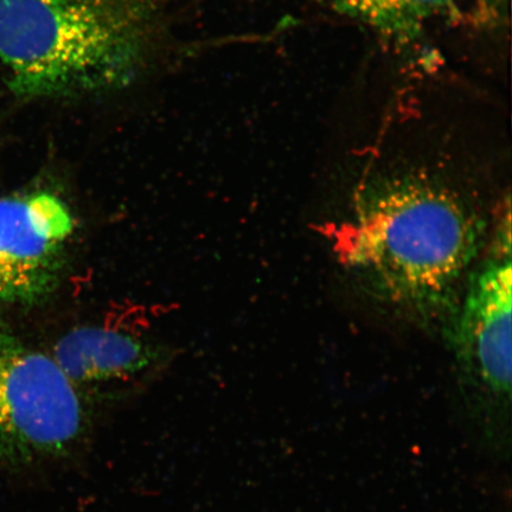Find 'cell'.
Segmentation results:
<instances>
[{
    "label": "cell",
    "instance_id": "1",
    "mask_svg": "<svg viewBox=\"0 0 512 512\" xmlns=\"http://www.w3.org/2000/svg\"><path fill=\"white\" fill-rule=\"evenodd\" d=\"M151 0H0V61L22 100L132 85L152 46Z\"/></svg>",
    "mask_w": 512,
    "mask_h": 512
},
{
    "label": "cell",
    "instance_id": "2",
    "mask_svg": "<svg viewBox=\"0 0 512 512\" xmlns=\"http://www.w3.org/2000/svg\"><path fill=\"white\" fill-rule=\"evenodd\" d=\"M345 230L349 265L383 296L411 305L444 296L470 264L477 240L462 204L416 181L375 192Z\"/></svg>",
    "mask_w": 512,
    "mask_h": 512
},
{
    "label": "cell",
    "instance_id": "3",
    "mask_svg": "<svg viewBox=\"0 0 512 512\" xmlns=\"http://www.w3.org/2000/svg\"><path fill=\"white\" fill-rule=\"evenodd\" d=\"M91 427L85 398L53 357L0 329V460L29 465L66 459Z\"/></svg>",
    "mask_w": 512,
    "mask_h": 512
},
{
    "label": "cell",
    "instance_id": "4",
    "mask_svg": "<svg viewBox=\"0 0 512 512\" xmlns=\"http://www.w3.org/2000/svg\"><path fill=\"white\" fill-rule=\"evenodd\" d=\"M73 217L50 192L0 198V306L40 302L59 285Z\"/></svg>",
    "mask_w": 512,
    "mask_h": 512
},
{
    "label": "cell",
    "instance_id": "5",
    "mask_svg": "<svg viewBox=\"0 0 512 512\" xmlns=\"http://www.w3.org/2000/svg\"><path fill=\"white\" fill-rule=\"evenodd\" d=\"M511 262H490L467 291L456 330V352L483 394L480 413L492 421L508 416L511 399Z\"/></svg>",
    "mask_w": 512,
    "mask_h": 512
},
{
    "label": "cell",
    "instance_id": "6",
    "mask_svg": "<svg viewBox=\"0 0 512 512\" xmlns=\"http://www.w3.org/2000/svg\"><path fill=\"white\" fill-rule=\"evenodd\" d=\"M51 357L79 390L134 379L156 360L155 352L136 337L91 326L60 338Z\"/></svg>",
    "mask_w": 512,
    "mask_h": 512
},
{
    "label": "cell",
    "instance_id": "7",
    "mask_svg": "<svg viewBox=\"0 0 512 512\" xmlns=\"http://www.w3.org/2000/svg\"><path fill=\"white\" fill-rule=\"evenodd\" d=\"M371 27L387 32L418 29L427 18L444 10L454 0H318Z\"/></svg>",
    "mask_w": 512,
    "mask_h": 512
}]
</instances>
